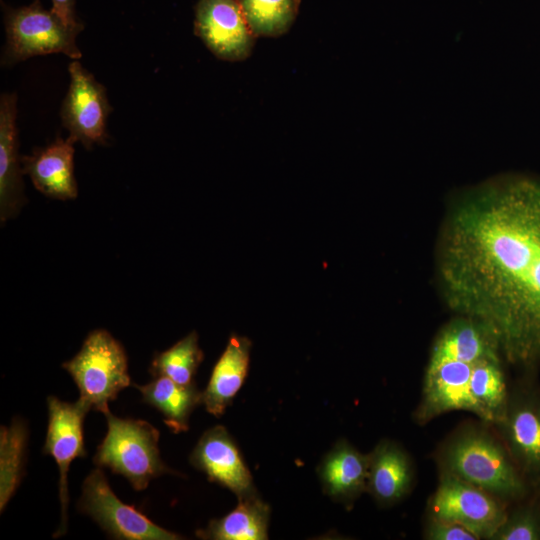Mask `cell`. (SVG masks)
Segmentation results:
<instances>
[{
    "mask_svg": "<svg viewBox=\"0 0 540 540\" xmlns=\"http://www.w3.org/2000/svg\"><path fill=\"white\" fill-rule=\"evenodd\" d=\"M252 342L249 338L231 335L226 348L214 365L202 403L215 417H221L242 387L249 370Z\"/></svg>",
    "mask_w": 540,
    "mask_h": 540,
    "instance_id": "d6986e66",
    "label": "cell"
},
{
    "mask_svg": "<svg viewBox=\"0 0 540 540\" xmlns=\"http://www.w3.org/2000/svg\"><path fill=\"white\" fill-rule=\"evenodd\" d=\"M189 460L209 481L231 490L238 500L257 494L250 470L225 427L205 431Z\"/></svg>",
    "mask_w": 540,
    "mask_h": 540,
    "instance_id": "4fadbf2b",
    "label": "cell"
},
{
    "mask_svg": "<svg viewBox=\"0 0 540 540\" xmlns=\"http://www.w3.org/2000/svg\"><path fill=\"white\" fill-rule=\"evenodd\" d=\"M203 357L198 334L192 331L171 348L156 353L149 371L154 377L164 376L179 384L190 385L195 383L194 376Z\"/></svg>",
    "mask_w": 540,
    "mask_h": 540,
    "instance_id": "d4e9b609",
    "label": "cell"
},
{
    "mask_svg": "<svg viewBox=\"0 0 540 540\" xmlns=\"http://www.w3.org/2000/svg\"><path fill=\"white\" fill-rule=\"evenodd\" d=\"M432 458L438 473L473 484L509 506L533 492L493 426L480 419L457 425Z\"/></svg>",
    "mask_w": 540,
    "mask_h": 540,
    "instance_id": "7a4b0ae2",
    "label": "cell"
},
{
    "mask_svg": "<svg viewBox=\"0 0 540 540\" xmlns=\"http://www.w3.org/2000/svg\"><path fill=\"white\" fill-rule=\"evenodd\" d=\"M79 510L92 517L107 534L126 540H177L179 534L153 523L134 506L121 502L100 467L85 478Z\"/></svg>",
    "mask_w": 540,
    "mask_h": 540,
    "instance_id": "ba28073f",
    "label": "cell"
},
{
    "mask_svg": "<svg viewBox=\"0 0 540 540\" xmlns=\"http://www.w3.org/2000/svg\"><path fill=\"white\" fill-rule=\"evenodd\" d=\"M74 143L72 137H58L44 148H38L21 159L23 173L30 176L35 188L55 199H74L78 188L74 177Z\"/></svg>",
    "mask_w": 540,
    "mask_h": 540,
    "instance_id": "2e32d148",
    "label": "cell"
},
{
    "mask_svg": "<svg viewBox=\"0 0 540 540\" xmlns=\"http://www.w3.org/2000/svg\"><path fill=\"white\" fill-rule=\"evenodd\" d=\"M475 363L459 360L427 363L421 397L412 414L415 424L425 426L452 411L477 414L470 392V377Z\"/></svg>",
    "mask_w": 540,
    "mask_h": 540,
    "instance_id": "8fae6325",
    "label": "cell"
},
{
    "mask_svg": "<svg viewBox=\"0 0 540 540\" xmlns=\"http://www.w3.org/2000/svg\"><path fill=\"white\" fill-rule=\"evenodd\" d=\"M49 421L43 453L51 455L59 468L61 525L54 537L66 532L69 504L68 471L71 462L87 455L84 446L83 421L90 408L82 401L68 403L54 396L47 399Z\"/></svg>",
    "mask_w": 540,
    "mask_h": 540,
    "instance_id": "30bf717a",
    "label": "cell"
},
{
    "mask_svg": "<svg viewBox=\"0 0 540 540\" xmlns=\"http://www.w3.org/2000/svg\"><path fill=\"white\" fill-rule=\"evenodd\" d=\"M367 491L380 507H391L410 495L416 468L411 455L399 443L380 440L368 453Z\"/></svg>",
    "mask_w": 540,
    "mask_h": 540,
    "instance_id": "5bb4252c",
    "label": "cell"
},
{
    "mask_svg": "<svg viewBox=\"0 0 540 540\" xmlns=\"http://www.w3.org/2000/svg\"><path fill=\"white\" fill-rule=\"evenodd\" d=\"M194 32L216 57L227 61L249 57L256 40L238 0H198Z\"/></svg>",
    "mask_w": 540,
    "mask_h": 540,
    "instance_id": "7c38bea8",
    "label": "cell"
},
{
    "mask_svg": "<svg viewBox=\"0 0 540 540\" xmlns=\"http://www.w3.org/2000/svg\"><path fill=\"white\" fill-rule=\"evenodd\" d=\"M503 358L483 359L473 366L470 392L476 405V416L491 425L502 420L509 386L503 368Z\"/></svg>",
    "mask_w": 540,
    "mask_h": 540,
    "instance_id": "7402d4cb",
    "label": "cell"
},
{
    "mask_svg": "<svg viewBox=\"0 0 540 540\" xmlns=\"http://www.w3.org/2000/svg\"><path fill=\"white\" fill-rule=\"evenodd\" d=\"M237 507L220 519H213L197 537L212 540L268 539L270 507L256 494L238 500Z\"/></svg>",
    "mask_w": 540,
    "mask_h": 540,
    "instance_id": "44dd1931",
    "label": "cell"
},
{
    "mask_svg": "<svg viewBox=\"0 0 540 540\" xmlns=\"http://www.w3.org/2000/svg\"><path fill=\"white\" fill-rule=\"evenodd\" d=\"M6 45L2 62L14 64L37 55L63 53L74 60L81 58L76 37L81 30L63 23L39 0L28 6L5 11Z\"/></svg>",
    "mask_w": 540,
    "mask_h": 540,
    "instance_id": "8992f818",
    "label": "cell"
},
{
    "mask_svg": "<svg viewBox=\"0 0 540 540\" xmlns=\"http://www.w3.org/2000/svg\"><path fill=\"white\" fill-rule=\"evenodd\" d=\"M422 537L426 540H477L463 526L430 517H427Z\"/></svg>",
    "mask_w": 540,
    "mask_h": 540,
    "instance_id": "4316f807",
    "label": "cell"
},
{
    "mask_svg": "<svg viewBox=\"0 0 540 540\" xmlns=\"http://www.w3.org/2000/svg\"><path fill=\"white\" fill-rule=\"evenodd\" d=\"M17 96L2 94L0 100V219L14 216L24 201L23 170L18 155Z\"/></svg>",
    "mask_w": 540,
    "mask_h": 540,
    "instance_id": "ac0fdd59",
    "label": "cell"
},
{
    "mask_svg": "<svg viewBox=\"0 0 540 540\" xmlns=\"http://www.w3.org/2000/svg\"><path fill=\"white\" fill-rule=\"evenodd\" d=\"M491 358H503L494 331L481 320L455 315L436 334L428 362L459 360L474 363Z\"/></svg>",
    "mask_w": 540,
    "mask_h": 540,
    "instance_id": "9a60e30c",
    "label": "cell"
},
{
    "mask_svg": "<svg viewBox=\"0 0 540 540\" xmlns=\"http://www.w3.org/2000/svg\"><path fill=\"white\" fill-rule=\"evenodd\" d=\"M368 462V454L339 440L318 467L324 493L350 509L367 491Z\"/></svg>",
    "mask_w": 540,
    "mask_h": 540,
    "instance_id": "e0dca14e",
    "label": "cell"
},
{
    "mask_svg": "<svg viewBox=\"0 0 540 540\" xmlns=\"http://www.w3.org/2000/svg\"><path fill=\"white\" fill-rule=\"evenodd\" d=\"M51 11L67 26L83 30L84 26L75 13V0H52Z\"/></svg>",
    "mask_w": 540,
    "mask_h": 540,
    "instance_id": "83f0119b",
    "label": "cell"
},
{
    "mask_svg": "<svg viewBox=\"0 0 540 540\" xmlns=\"http://www.w3.org/2000/svg\"><path fill=\"white\" fill-rule=\"evenodd\" d=\"M532 491H540V383L523 373L509 387L505 414L492 425Z\"/></svg>",
    "mask_w": 540,
    "mask_h": 540,
    "instance_id": "5b68a950",
    "label": "cell"
},
{
    "mask_svg": "<svg viewBox=\"0 0 540 540\" xmlns=\"http://www.w3.org/2000/svg\"><path fill=\"white\" fill-rule=\"evenodd\" d=\"M447 307L496 334L505 362L540 366V177L506 174L455 196L436 246Z\"/></svg>",
    "mask_w": 540,
    "mask_h": 540,
    "instance_id": "6da1fadb",
    "label": "cell"
},
{
    "mask_svg": "<svg viewBox=\"0 0 540 540\" xmlns=\"http://www.w3.org/2000/svg\"><path fill=\"white\" fill-rule=\"evenodd\" d=\"M74 379L82 400L90 410L103 414L108 403L131 385L127 355L122 345L106 330L92 331L80 351L63 363Z\"/></svg>",
    "mask_w": 540,
    "mask_h": 540,
    "instance_id": "277c9868",
    "label": "cell"
},
{
    "mask_svg": "<svg viewBox=\"0 0 540 540\" xmlns=\"http://www.w3.org/2000/svg\"><path fill=\"white\" fill-rule=\"evenodd\" d=\"M253 34L278 37L294 23L300 0H238Z\"/></svg>",
    "mask_w": 540,
    "mask_h": 540,
    "instance_id": "cb8c5ba5",
    "label": "cell"
},
{
    "mask_svg": "<svg viewBox=\"0 0 540 540\" xmlns=\"http://www.w3.org/2000/svg\"><path fill=\"white\" fill-rule=\"evenodd\" d=\"M0 436V510L3 511L21 482L27 427L21 419H14L10 427H1Z\"/></svg>",
    "mask_w": 540,
    "mask_h": 540,
    "instance_id": "603a6c76",
    "label": "cell"
},
{
    "mask_svg": "<svg viewBox=\"0 0 540 540\" xmlns=\"http://www.w3.org/2000/svg\"><path fill=\"white\" fill-rule=\"evenodd\" d=\"M70 84L60 115L75 142L87 149L107 140V119L112 111L106 89L78 60L68 66Z\"/></svg>",
    "mask_w": 540,
    "mask_h": 540,
    "instance_id": "9c48e42d",
    "label": "cell"
},
{
    "mask_svg": "<svg viewBox=\"0 0 540 540\" xmlns=\"http://www.w3.org/2000/svg\"><path fill=\"white\" fill-rule=\"evenodd\" d=\"M491 540H540V491L511 504Z\"/></svg>",
    "mask_w": 540,
    "mask_h": 540,
    "instance_id": "484cf974",
    "label": "cell"
},
{
    "mask_svg": "<svg viewBox=\"0 0 540 540\" xmlns=\"http://www.w3.org/2000/svg\"><path fill=\"white\" fill-rule=\"evenodd\" d=\"M509 505L487 491L447 473L427 503V517L465 527L477 540H491Z\"/></svg>",
    "mask_w": 540,
    "mask_h": 540,
    "instance_id": "52a82bcc",
    "label": "cell"
},
{
    "mask_svg": "<svg viewBox=\"0 0 540 540\" xmlns=\"http://www.w3.org/2000/svg\"><path fill=\"white\" fill-rule=\"evenodd\" d=\"M107 433L97 447L93 462L124 476L132 487L141 491L150 481L174 473L160 458L159 431L144 420L121 419L110 411L104 413Z\"/></svg>",
    "mask_w": 540,
    "mask_h": 540,
    "instance_id": "3957f363",
    "label": "cell"
},
{
    "mask_svg": "<svg viewBox=\"0 0 540 540\" xmlns=\"http://www.w3.org/2000/svg\"><path fill=\"white\" fill-rule=\"evenodd\" d=\"M134 386L141 392L143 401L163 415L164 423L174 433L189 429V417L195 407L202 403V392L195 383L182 385L161 376L145 385Z\"/></svg>",
    "mask_w": 540,
    "mask_h": 540,
    "instance_id": "ffe728a7",
    "label": "cell"
}]
</instances>
